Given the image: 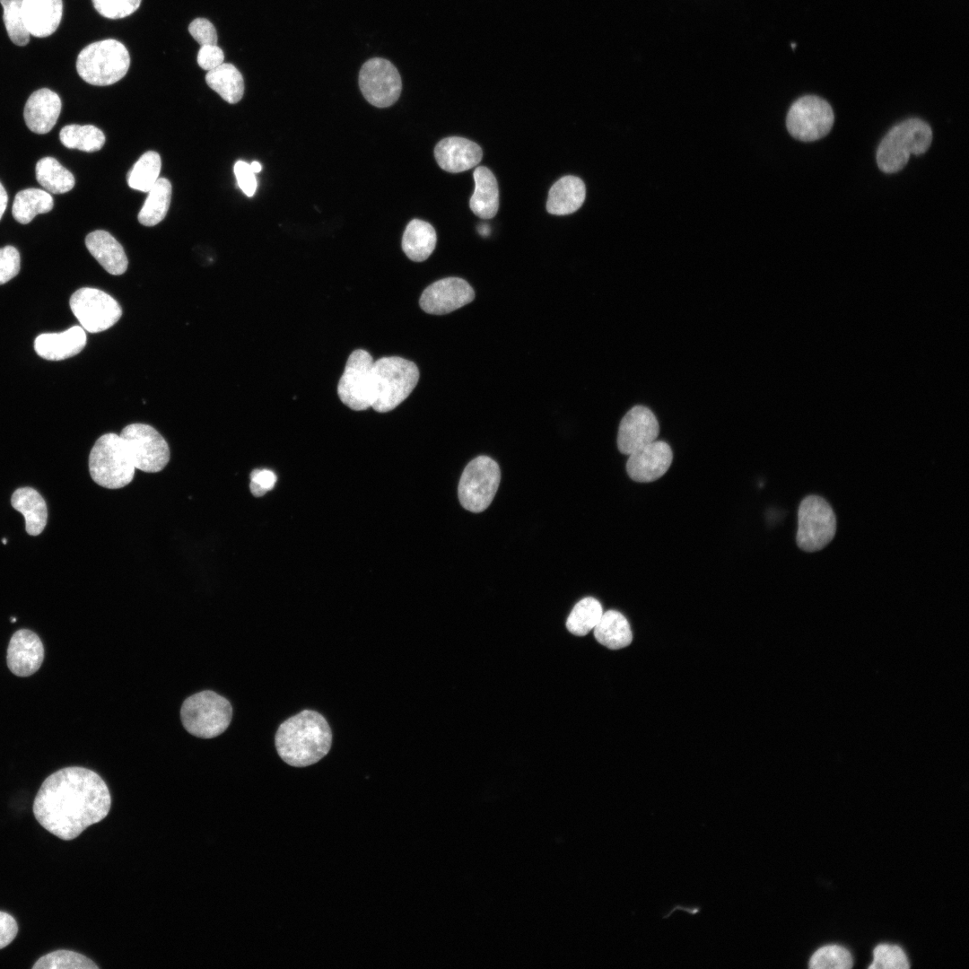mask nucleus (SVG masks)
Masks as SVG:
<instances>
[{"label":"nucleus","instance_id":"nucleus-12","mask_svg":"<svg viewBox=\"0 0 969 969\" xmlns=\"http://www.w3.org/2000/svg\"><path fill=\"white\" fill-rule=\"evenodd\" d=\"M70 308L81 327L90 333L111 327L122 316L119 303L107 292L83 287L70 298Z\"/></svg>","mask_w":969,"mask_h":969},{"label":"nucleus","instance_id":"nucleus-47","mask_svg":"<svg viewBox=\"0 0 969 969\" xmlns=\"http://www.w3.org/2000/svg\"><path fill=\"white\" fill-rule=\"evenodd\" d=\"M701 909H702V907L700 905L685 906V905H681V904H675L670 909L669 912H668L666 915L663 916V919H666V918L669 917L675 911H678V910L679 911H684L686 913L691 914V915H696L701 912Z\"/></svg>","mask_w":969,"mask_h":969},{"label":"nucleus","instance_id":"nucleus-15","mask_svg":"<svg viewBox=\"0 0 969 969\" xmlns=\"http://www.w3.org/2000/svg\"><path fill=\"white\" fill-rule=\"evenodd\" d=\"M474 298V290L467 281L448 277L429 285L423 292L419 304L426 313L443 315L465 306Z\"/></svg>","mask_w":969,"mask_h":969},{"label":"nucleus","instance_id":"nucleus-25","mask_svg":"<svg viewBox=\"0 0 969 969\" xmlns=\"http://www.w3.org/2000/svg\"><path fill=\"white\" fill-rule=\"evenodd\" d=\"M475 190L469 201L472 212L482 219L493 218L499 208V189L493 172L484 166L473 173Z\"/></svg>","mask_w":969,"mask_h":969},{"label":"nucleus","instance_id":"nucleus-3","mask_svg":"<svg viewBox=\"0 0 969 969\" xmlns=\"http://www.w3.org/2000/svg\"><path fill=\"white\" fill-rule=\"evenodd\" d=\"M419 370L411 361L390 356L373 363L371 407L380 413L395 409L415 388Z\"/></svg>","mask_w":969,"mask_h":969},{"label":"nucleus","instance_id":"nucleus-45","mask_svg":"<svg viewBox=\"0 0 969 969\" xmlns=\"http://www.w3.org/2000/svg\"><path fill=\"white\" fill-rule=\"evenodd\" d=\"M224 54L217 45H204L198 50L196 61L198 65L206 71H210L223 63Z\"/></svg>","mask_w":969,"mask_h":969},{"label":"nucleus","instance_id":"nucleus-17","mask_svg":"<svg viewBox=\"0 0 969 969\" xmlns=\"http://www.w3.org/2000/svg\"><path fill=\"white\" fill-rule=\"evenodd\" d=\"M673 458L671 448L661 441H654L629 455L626 471L636 482H651L662 476Z\"/></svg>","mask_w":969,"mask_h":969},{"label":"nucleus","instance_id":"nucleus-13","mask_svg":"<svg viewBox=\"0 0 969 969\" xmlns=\"http://www.w3.org/2000/svg\"><path fill=\"white\" fill-rule=\"evenodd\" d=\"M373 363L371 355L362 349L354 350L348 357L337 394L342 403L353 410L371 407Z\"/></svg>","mask_w":969,"mask_h":969},{"label":"nucleus","instance_id":"nucleus-35","mask_svg":"<svg viewBox=\"0 0 969 969\" xmlns=\"http://www.w3.org/2000/svg\"><path fill=\"white\" fill-rule=\"evenodd\" d=\"M162 162L158 153L148 151L134 164L127 174L128 186L135 190L149 192L159 179Z\"/></svg>","mask_w":969,"mask_h":969},{"label":"nucleus","instance_id":"nucleus-5","mask_svg":"<svg viewBox=\"0 0 969 969\" xmlns=\"http://www.w3.org/2000/svg\"><path fill=\"white\" fill-rule=\"evenodd\" d=\"M129 65L130 57L125 45L107 39L89 44L79 53L76 70L86 83L106 86L122 79Z\"/></svg>","mask_w":969,"mask_h":969},{"label":"nucleus","instance_id":"nucleus-29","mask_svg":"<svg viewBox=\"0 0 969 969\" xmlns=\"http://www.w3.org/2000/svg\"><path fill=\"white\" fill-rule=\"evenodd\" d=\"M207 85L231 104L239 102L244 93V80L240 72L229 63L207 71Z\"/></svg>","mask_w":969,"mask_h":969},{"label":"nucleus","instance_id":"nucleus-48","mask_svg":"<svg viewBox=\"0 0 969 969\" xmlns=\"http://www.w3.org/2000/svg\"><path fill=\"white\" fill-rule=\"evenodd\" d=\"M7 202H8L7 193H6L5 189H4V188L3 187L2 183L0 182V220H1L4 211L6 209Z\"/></svg>","mask_w":969,"mask_h":969},{"label":"nucleus","instance_id":"nucleus-19","mask_svg":"<svg viewBox=\"0 0 969 969\" xmlns=\"http://www.w3.org/2000/svg\"><path fill=\"white\" fill-rule=\"evenodd\" d=\"M481 147L475 142L459 136L441 140L434 148L438 165L452 173L463 172L474 168L482 160Z\"/></svg>","mask_w":969,"mask_h":969},{"label":"nucleus","instance_id":"nucleus-51","mask_svg":"<svg viewBox=\"0 0 969 969\" xmlns=\"http://www.w3.org/2000/svg\"><path fill=\"white\" fill-rule=\"evenodd\" d=\"M2 541H3V543H4V544H6V543H7V540H6V539H4V538H3V540H2Z\"/></svg>","mask_w":969,"mask_h":969},{"label":"nucleus","instance_id":"nucleus-43","mask_svg":"<svg viewBox=\"0 0 969 969\" xmlns=\"http://www.w3.org/2000/svg\"><path fill=\"white\" fill-rule=\"evenodd\" d=\"M234 174L237 184L242 192L247 196H253L257 190L258 182L250 164L244 161H238L234 165Z\"/></svg>","mask_w":969,"mask_h":969},{"label":"nucleus","instance_id":"nucleus-2","mask_svg":"<svg viewBox=\"0 0 969 969\" xmlns=\"http://www.w3.org/2000/svg\"><path fill=\"white\" fill-rule=\"evenodd\" d=\"M332 732L319 712L304 710L288 718L275 736L276 751L283 761L294 767H306L321 760L330 750Z\"/></svg>","mask_w":969,"mask_h":969},{"label":"nucleus","instance_id":"nucleus-44","mask_svg":"<svg viewBox=\"0 0 969 969\" xmlns=\"http://www.w3.org/2000/svg\"><path fill=\"white\" fill-rule=\"evenodd\" d=\"M276 483L275 474L269 469H255L250 474V492L256 497L272 490Z\"/></svg>","mask_w":969,"mask_h":969},{"label":"nucleus","instance_id":"nucleus-28","mask_svg":"<svg viewBox=\"0 0 969 969\" xmlns=\"http://www.w3.org/2000/svg\"><path fill=\"white\" fill-rule=\"evenodd\" d=\"M593 630L596 640L611 650L624 648L633 640L632 630L627 619L615 610H608L603 613Z\"/></svg>","mask_w":969,"mask_h":969},{"label":"nucleus","instance_id":"nucleus-34","mask_svg":"<svg viewBox=\"0 0 969 969\" xmlns=\"http://www.w3.org/2000/svg\"><path fill=\"white\" fill-rule=\"evenodd\" d=\"M603 615L601 604L592 597L581 599L572 609L567 621L568 631L584 636L597 625Z\"/></svg>","mask_w":969,"mask_h":969},{"label":"nucleus","instance_id":"nucleus-50","mask_svg":"<svg viewBox=\"0 0 969 969\" xmlns=\"http://www.w3.org/2000/svg\"><path fill=\"white\" fill-rule=\"evenodd\" d=\"M487 230H489L488 226L482 225L481 228H480V233H482L483 235H487L488 234Z\"/></svg>","mask_w":969,"mask_h":969},{"label":"nucleus","instance_id":"nucleus-9","mask_svg":"<svg viewBox=\"0 0 969 969\" xmlns=\"http://www.w3.org/2000/svg\"><path fill=\"white\" fill-rule=\"evenodd\" d=\"M501 480L498 464L487 456L472 459L465 467L458 483V499L466 510L484 511L492 502Z\"/></svg>","mask_w":969,"mask_h":969},{"label":"nucleus","instance_id":"nucleus-27","mask_svg":"<svg viewBox=\"0 0 969 969\" xmlns=\"http://www.w3.org/2000/svg\"><path fill=\"white\" fill-rule=\"evenodd\" d=\"M437 235L427 222L414 219L408 223L402 237V249L413 261L427 259L435 249Z\"/></svg>","mask_w":969,"mask_h":969},{"label":"nucleus","instance_id":"nucleus-23","mask_svg":"<svg viewBox=\"0 0 969 969\" xmlns=\"http://www.w3.org/2000/svg\"><path fill=\"white\" fill-rule=\"evenodd\" d=\"M85 246L110 275H119L126 272L128 265L127 255L121 244L108 231L97 230L85 238Z\"/></svg>","mask_w":969,"mask_h":969},{"label":"nucleus","instance_id":"nucleus-1","mask_svg":"<svg viewBox=\"0 0 969 969\" xmlns=\"http://www.w3.org/2000/svg\"><path fill=\"white\" fill-rule=\"evenodd\" d=\"M111 798L95 772L79 766L62 768L42 782L33 802L40 825L65 841L79 836L109 812Z\"/></svg>","mask_w":969,"mask_h":969},{"label":"nucleus","instance_id":"nucleus-41","mask_svg":"<svg viewBox=\"0 0 969 969\" xmlns=\"http://www.w3.org/2000/svg\"><path fill=\"white\" fill-rule=\"evenodd\" d=\"M21 267L19 251L13 246L0 249V284L17 275Z\"/></svg>","mask_w":969,"mask_h":969},{"label":"nucleus","instance_id":"nucleus-42","mask_svg":"<svg viewBox=\"0 0 969 969\" xmlns=\"http://www.w3.org/2000/svg\"><path fill=\"white\" fill-rule=\"evenodd\" d=\"M188 32L200 45H217V32L214 24L205 18H196L188 25Z\"/></svg>","mask_w":969,"mask_h":969},{"label":"nucleus","instance_id":"nucleus-33","mask_svg":"<svg viewBox=\"0 0 969 969\" xmlns=\"http://www.w3.org/2000/svg\"><path fill=\"white\" fill-rule=\"evenodd\" d=\"M59 139L66 148L88 153L99 151L105 144L103 132L92 125L65 126L60 130Z\"/></svg>","mask_w":969,"mask_h":969},{"label":"nucleus","instance_id":"nucleus-37","mask_svg":"<svg viewBox=\"0 0 969 969\" xmlns=\"http://www.w3.org/2000/svg\"><path fill=\"white\" fill-rule=\"evenodd\" d=\"M4 9L3 20L10 39L17 46H25L30 40L22 17V0H0Z\"/></svg>","mask_w":969,"mask_h":969},{"label":"nucleus","instance_id":"nucleus-20","mask_svg":"<svg viewBox=\"0 0 969 969\" xmlns=\"http://www.w3.org/2000/svg\"><path fill=\"white\" fill-rule=\"evenodd\" d=\"M57 93L48 89L37 90L24 106L23 118L28 128L36 134H47L56 125L61 111Z\"/></svg>","mask_w":969,"mask_h":969},{"label":"nucleus","instance_id":"nucleus-11","mask_svg":"<svg viewBox=\"0 0 969 969\" xmlns=\"http://www.w3.org/2000/svg\"><path fill=\"white\" fill-rule=\"evenodd\" d=\"M834 120L830 104L824 99L807 95L798 99L790 108L786 126L796 139L812 142L825 136Z\"/></svg>","mask_w":969,"mask_h":969},{"label":"nucleus","instance_id":"nucleus-39","mask_svg":"<svg viewBox=\"0 0 969 969\" xmlns=\"http://www.w3.org/2000/svg\"><path fill=\"white\" fill-rule=\"evenodd\" d=\"M873 962L869 968L907 969L909 961L904 950L896 945L880 944L873 950Z\"/></svg>","mask_w":969,"mask_h":969},{"label":"nucleus","instance_id":"nucleus-49","mask_svg":"<svg viewBox=\"0 0 969 969\" xmlns=\"http://www.w3.org/2000/svg\"><path fill=\"white\" fill-rule=\"evenodd\" d=\"M250 168L254 173H258L261 170L262 166L258 162L254 161L250 163Z\"/></svg>","mask_w":969,"mask_h":969},{"label":"nucleus","instance_id":"nucleus-31","mask_svg":"<svg viewBox=\"0 0 969 969\" xmlns=\"http://www.w3.org/2000/svg\"><path fill=\"white\" fill-rule=\"evenodd\" d=\"M35 175L44 190L52 194L66 193L75 183L72 172L53 157L41 158L36 164Z\"/></svg>","mask_w":969,"mask_h":969},{"label":"nucleus","instance_id":"nucleus-10","mask_svg":"<svg viewBox=\"0 0 969 969\" xmlns=\"http://www.w3.org/2000/svg\"><path fill=\"white\" fill-rule=\"evenodd\" d=\"M136 469L146 473L162 470L170 460V448L153 426L131 423L120 432Z\"/></svg>","mask_w":969,"mask_h":969},{"label":"nucleus","instance_id":"nucleus-21","mask_svg":"<svg viewBox=\"0 0 969 969\" xmlns=\"http://www.w3.org/2000/svg\"><path fill=\"white\" fill-rule=\"evenodd\" d=\"M87 336L81 326L61 333H45L34 341L37 354L46 360L61 361L78 354L86 345Z\"/></svg>","mask_w":969,"mask_h":969},{"label":"nucleus","instance_id":"nucleus-38","mask_svg":"<svg viewBox=\"0 0 969 969\" xmlns=\"http://www.w3.org/2000/svg\"><path fill=\"white\" fill-rule=\"evenodd\" d=\"M853 960L843 947L828 945L818 948L811 956L808 966L812 969H849Z\"/></svg>","mask_w":969,"mask_h":969},{"label":"nucleus","instance_id":"nucleus-4","mask_svg":"<svg viewBox=\"0 0 969 969\" xmlns=\"http://www.w3.org/2000/svg\"><path fill=\"white\" fill-rule=\"evenodd\" d=\"M932 141L930 127L920 118L904 120L885 135L877 152L878 168L886 173L901 170L910 155L926 153Z\"/></svg>","mask_w":969,"mask_h":969},{"label":"nucleus","instance_id":"nucleus-8","mask_svg":"<svg viewBox=\"0 0 969 969\" xmlns=\"http://www.w3.org/2000/svg\"><path fill=\"white\" fill-rule=\"evenodd\" d=\"M836 531V517L831 505L819 495L805 497L798 511L796 542L806 552H816L829 544Z\"/></svg>","mask_w":969,"mask_h":969},{"label":"nucleus","instance_id":"nucleus-24","mask_svg":"<svg viewBox=\"0 0 969 969\" xmlns=\"http://www.w3.org/2000/svg\"><path fill=\"white\" fill-rule=\"evenodd\" d=\"M585 196L584 182L575 176H564L551 187L546 210L555 215L572 214L582 205Z\"/></svg>","mask_w":969,"mask_h":969},{"label":"nucleus","instance_id":"nucleus-40","mask_svg":"<svg viewBox=\"0 0 969 969\" xmlns=\"http://www.w3.org/2000/svg\"><path fill=\"white\" fill-rule=\"evenodd\" d=\"M142 0H92L95 10L103 17L121 19L135 13Z\"/></svg>","mask_w":969,"mask_h":969},{"label":"nucleus","instance_id":"nucleus-32","mask_svg":"<svg viewBox=\"0 0 969 969\" xmlns=\"http://www.w3.org/2000/svg\"><path fill=\"white\" fill-rule=\"evenodd\" d=\"M171 199V184L164 178L158 179L149 190L145 202L138 214V221L144 226H154L167 214Z\"/></svg>","mask_w":969,"mask_h":969},{"label":"nucleus","instance_id":"nucleus-16","mask_svg":"<svg viewBox=\"0 0 969 969\" xmlns=\"http://www.w3.org/2000/svg\"><path fill=\"white\" fill-rule=\"evenodd\" d=\"M659 425L655 415L644 406L632 407L622 418L617 434V446L623 454L633 451L656 441Z\"/></svg>","mask_w":969,"mask_h":969},{"label":"nucleus","instance_id":"nucleus-6","mask_svg":"<svg viewBox=\"0 0 969 969\" xmlns=\"http://www.w3.org/2000/svg\"><path fill=\"white\" fill-rule=\"evenodd\" d=\"M89 470L96 484L109 489L122 488L133 480L135 467L120 435L106 433L96 441Z\"/></svg>","mask_w":969,"mask_h":969},{"label":"nucleus","instance_id":"nucleus-26","mask_svg":"<svg viewBox=\"0 0 969 969\" xmlns=\"http://www.w3.org/2000/svg\"><path fill=\"white\" fill-rule=\"evenodd\" d=\"M12 506L25 519L26 531L31 536L40 534L48 519L47 505L42 496L31 487L18 488L12 495Z\"/></svg>","mask_w":969,"mask_h":969},{"label":"nucleus","instance_id":"nucleus-22","mask_svg":"<svg viewBox=\"0 0 969 969\" xmlns=\"http://www.w3.org/2000/svg\"><path fill=\"white\" fill-rule=\"evenodd\" d=\"M22 17L32 36L45 38L53 34L62 19V0H22Z\"/></svg>","mask_w":969,"mask_h":969},{"label":"nucleus","instance_id":"nucleus-7","mask_svg":"<svg viewBox=\"0 0 969 969\" xmlns=\"http://www.w3.org/2000/svg\"><path fill=\"white\" fill-rule=\"evenodd\" d=\"M231 717L230 702L211 690L192 694L180 708V720L185 729L201 738L221 735L229 727Z\"/></svg>","mask_w":969,"mask_h":969},{"label":"nucleus","instance_id":"nucleus-30","mask_svg":"<svg viewBox=\"0 0 969 969\" xmlns=\"http://www.w3.org/2000/svg\"><path fill=\"white\" fill-rule=\"evenodd\" d=\"M54 205L51 195L40 188H30L19 191L13 200L12 214L22 224H26L39 214H46Z\"/></svg>","mask_w":969,"mask_h":969},{"label":"nucleus","instance_id":"nucleus-46","mask_svg":"<svg viewBox=\"0 0 969 969\" xmlns=\"http://www.w3.org/2000/svg\"><path fill=\"white\" fill-rule=\"evenodd\" d=\"M18 925L9 913L0 911V949L9 945L16 937Z\"/></svg>","mask_w":969,"mask_h":969},{"label":"nucleus","instance_id":"nucleus-36","mask_svg":"<svg viewBox=\"0 0 969 969\" xmlns=\"http://www.w3.org/2000/svg\"><path fill=\"white\" fill-rule=\"evenodd\" d=\"M33 969H97L90 958L71 950H56L48 953L32 965Z\"/></svg>","mask_w":969,"mask_h":969},{"label":"nucleus","instance_id":"nucleus-14","mask_svg":"<svg viewBox=\"0 0 969 969\" xmlns=\"http://www.w3.org/2000/svg\"><path fill=\"white\" fill-rule=\"evenodd\" d=\"M359 86L368 102L378 108H386L399 98L402 82L391 62L373 57L362 65L359 73Z\"/></svg>","mask_w":969,"mask_h":969},{"label":"nucleus","instance_id":"nucleus-18","mask_svg":"<svg viewBox=\"0 0 969 969\" xmlns=\"http://www.w3.org/2000/svg\"><path fill=\"white\" fill-rule=\"evenodd\" d=\"M44 659L41 640L34 632L27 629L16 631L10 639L6 662L9 669L18 677L34 674Z\"/></svg>","mask_w":969,"mask_h":969}]
</instances>
